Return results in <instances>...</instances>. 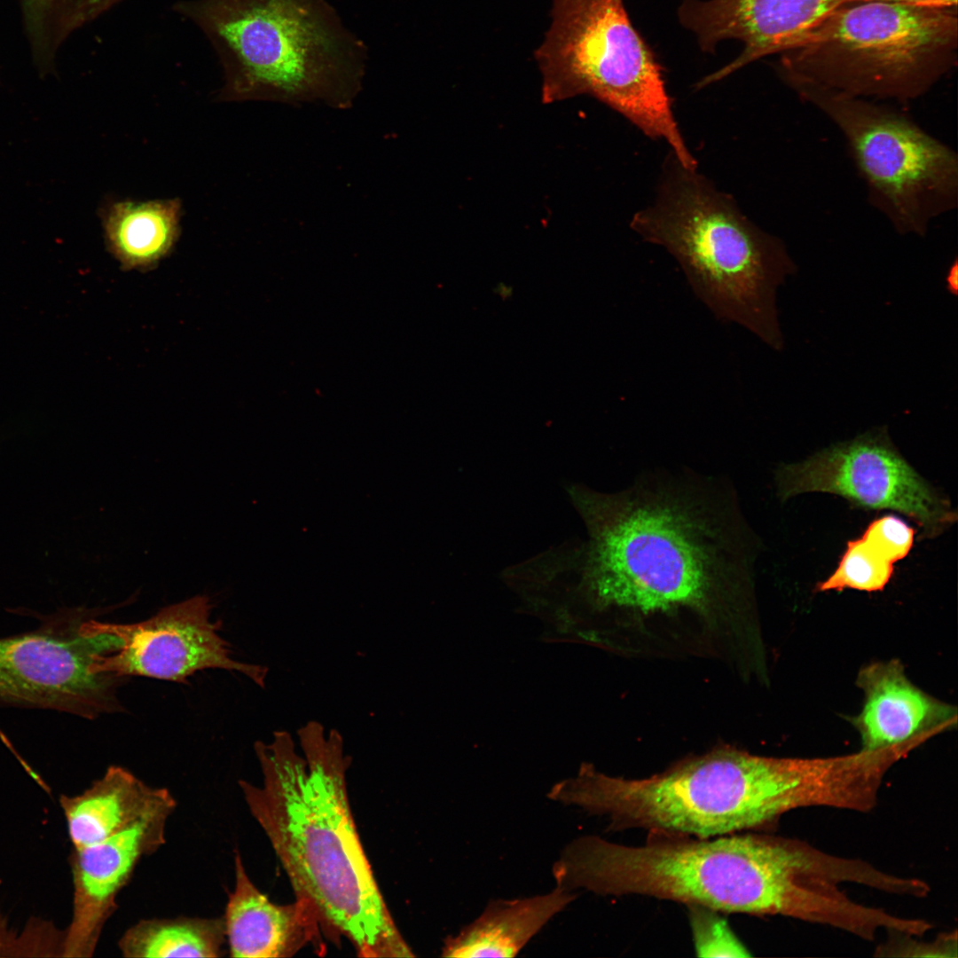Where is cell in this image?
<instances>
[{
    "instance_id": "6da1fadb",
    "label": "cell",
    "mask_w": 958,
    "mask_h": 958,
    "mask_svg": "<svg viewBox=\"0 0 958 958\" xmlns=\"http://www.w3.org/2000/svg\"><path fill=\"white\" fill-rule=\"evenodd\" d=\"M572 498L588 540L569 565L599 606L709 613L750 581L758 542L722 477L661 470L616 492L574 487Z\"/></svg>"
},
{
    "instance_id": "7a4b0ae2",
    "label": "cell",
    "mask_w": 958,
    "mask_h": 958,
    "mask_svg": "<svg viewBox=\"0 0 958 958\" xmlns=\"http://www.w3.org/2000/svg\"><path fill=\"white\" fill-rule=\"evenodd\" d=\"M297 735L277 731L256 742L261 785L239 781L247 808L268 837L295 899L322 931L344 937L358 956L412 957L379 889L351 813L341 733L311 720Z\"/></svg>"
},
{
    "instance_id": "3957f363",
    "label": "cell",
    "mask_w": 958,
    "mask_h": 958,
    "mask_svg": "<svg viewBox=\"0 0 958 958\" xmlns=\"http://www.w3.org/2000/svg\"><path fill=\"white\" fill-rule=\"evenodd\" d=\"M851 793L844 759L774 758L733 749L696 757L647 778L628 779L584 766L547 796L609 819V828L726 836L798 808H843Z\"/></svg>"
},
{
    "instance_id": "277c9868",
    "label": "cell",
    "mask_w": 958,
    "mask_h": 958,
    "mask_svg": "<svg viewBox=\"0 0 958 958\" xmlns=\"http://www.w3.org/2000/svg\"><path fill=\"white\" fill-rule=\"evenodd\" d=\"M556 885L599 895L637 894L722 912L797 917L814 888L799 839L759 834L693 839L650 832L626 845L574 839L553 867Z\"/></svg>"
},
{
    "instance_id": "5b68a950",
    "label": "cell",
    "mask_w": 958,
    "mask_h": 958,
    "mask_svg": "<svg viewBox=\"0 0 958 958\" xmlns=\"http://www.w3.org/2000/svg\"><path fill=\"white\" fill-rule=\"evenodd\" d=\"M631 228L672 255L718 319L773 350L783 348L777 292L797 265L783 241L756 225L696 168L670 152L655 200L633 215Z\"/></svg>"
},
{
    "instance_id": "8992f818",
    "label": "cell",
    "mask_w": 958,
    "mask_h": 958,
    "mask_svg": "<svg viewBox=\"0 0 958 958\" xmlns=\"http://www.w3.org/2000/svg\"><path fill=\"white\" fill-rule=\"evenodd\" d=\"M240 98L346 108L362 79L360 48L321 0H182Z\"/></svg>"
},
{
    "instance_id": "52a82bcc",
    "label": "cell",
    "mask_w": 958,
    "mask_h": 958,
    "mask_svg": "<svg viewBox=\"0 0 958 958\" xmlns=\"http://www.w3.org/2000/svg\"><path fill=\"white\" fill-rule=\"evenodd\" d=\"M957 45V6L858 0L781 53L779 73L783 81L907 104L952 70Z\"/></svg>"
},
{
    "instance_id": "ba28073f",
    "label": "cell",
    "mask_w": 958,
    "mask_h": 958,
    "mask_svg": "<svg viewBox=\"0 0 958 958\" xmlns=\"http://www.w3.org/2000/svg\"><path fill=\"white\" fill-rule=\"evenodd\" d=\"M551 22L534 59L545 103L590 95L696 167L671 109L662 68L623 0H552Z\"/></svg>"
},
{
    "instance_id": "9c48e42d",
    "label": "cell",
    "mask_w": 958,
    "mask_h": 958,
    "mask_svg": "<svg viewBox=\"0 0 958 958\" xmlns=\"http://www.w3.org/2000/svg\"><path fill=\"white\" fill-rule=\"evenodd\" d=\"M844 139L871 205L900 235L923 237L958 205V156L907 113L881 101L788 80Z\"/></svg>"
},
{
    "instance_id": "30bf717a",
    "label": "cell",
    "mask_w": 958,
    "mask_h": 958,
    "mask_svg": "<svg viewBox=\"0 0 958 958\" xmlns=\"http://www.w3.org/2000/svg\"><path fill=\"white\" fill-rule=\"evenodd\" d=\"M96 612L65 608L41 616L34 630L1 637L0 704L89 719L122 711L116 693L126 678L96 670L99 656L122 640L90 628Z\"/></svg>"
},
{
    "instance_id": "8fae6325",
    "label": "cell",
    "mask_w": 958,
    "mask_h": 958,
    "mask_svg": "<svg viewBox=\"0 0 958 958\" xmlns=\"http://www.w3.org/2000/svg\"><path fill=\"white\" fill-rule=\"evenodd\" d=\"M782 500L805 492H828L869 509H890L910 517L925 537L956 521L948 500L902 457L885 432H868L801 462L778 468Z\"/></svg>"
},
{
    "instance_id": "7c38bea8",
    "label": "cell",
    "mask_w": 958,
    "mask_h": 958,
    "mask_svg": "<svg viewBox=\"0 0 958 958\" xmlns=\"http://www.w3.org/2000/svg\"><path fill=\"white\" fill-rule=\"evenodd\" d=\"M211 609L208 596L196 595L134 624L92 616L90 625L94 632L112 633L122 640L117 650L99 656L97 671L185 682L196 671L224 669L240 672L264 687L268 669L232 657L228 642L219 633L221 623L210 621Z\"/></svg>"
},
{
    "instance_id": "4fadbf2b",
    "label": "cell",
    "mask_w": 958,
    "mask_h": 958,
    "mask_svg": "<svg viewBox=\"0 0 958 958\" xmlns=\"http://www.w3.org/2000/svg\"><path fill=\"white\" fill-rule=\"evenodd\" d=\"M857 0H685L680 23L704 51L721 41L742 43L740 55L702 79L703 88L763 57L782 53L803 41L829 14Z\"/></svg>"
},
{
    "instance_id": "5bb4252c",
    "label": "cell",
    "mask_w": 958,
    "mask_h": 958,
    "mask_svg": "<svg viewBox=\"0 0 958 958\" xmlns=\"http://www.w3.org/2000/svg\"><path fill=\"white\" fill-rule=\"evenodd\" d=\"M176 807L161 809L101 842L75 850L72 860L73 916L64 954L91 956L117 897L139 862L166 842L167 822Z\"/></svg>"
},
{
    "instance_id": "9a60e30c",
    "label": "cell",
    "mask_w": 958,
    "mask_h": 958,
    "mask_svg": "<svg viewBox=\"0 0 958 958\" xmlns=\"http://www.w3.org/2000/svg\"><path fill=\"white\" fill-rule=\"evenodd\" d=\"M856 682L864 703L850 722L860 736L861 750L901 744L956 726V708L914 685L897 659L867 664Z\"/></svg>"
},
{
    "instance_id": "2e32d148",
    "label": "cell",
    "mask_w": 958,
    "mask_h": 958,
    "mask_svg": "<svg viewBox=\"0 0 958 958\" xmlns=\"http://www.w3.org/2000/svg\"><path fill=\"white\" fill-rule=\"evenodd\" d=\"M234 886L224 915L227 951L239 958H287L308 946L324 951L319 920L306 902L271 901L252 882L241 855L234 856Z\"/></svg>"
},
{
    "instance_id": "e0dca14e",
    "label": "cell",
    "mask_w": 958,
    "mask_h": 958,
    "mask_svg": "<svg viewBox=\"0 0 958 958\" xmlns=\"http://www.w3.org/2000/svg\"><path fill=\"white\" fill-rule=\"evenodd\" d=\"M75 850L101 842L177 801L166 788L146 784L128 769L111 766L82 793L62 797Z\"/></svg>"
},
{
    "instance_id": "ac0fdd59",
    "label": "cell",
    "mask_w": 958,
    "mask_h": 958,
    "mask_svg": "<svg viewBox=\"0 0 958 958\" xmlns=\"http://www.w3.org/2000/svg\"><path fill=\"white\" fill-rule=\"evenodd\" d=\"M576 899L556 886L546 894L495 899L455 936L445 938L444 957H514L555 915Z\"/></svg>"
},
{
    "instance_id": "d6986e66",
    "label": "cell",
    "mask_w": 958,
    "mask_h": 958,
    "mask_svg": "<svg viewBox=\"0 0 958 958\" xmlns=\"http://www.w3.org/2000/svg\"><path fill=\"white\" fill-rule=\"evenodd\" d=\"M177 200L113 204L104 218L108 249L124 270H148L172 249L178 236Z\"/></svg>"
},
{
    "instance_id": "ffe728a7",
    "label": "cell",
    "mask_w": 958,
    "mask_h": 958,
    "mask_svg": "<svg viewBox=\"0 0 958 958\" xmlns=\"http://www.w3.org/2000/svg\"><path fill=\"white\" fill-rule=\"evenodd\" d=\"M117 945L127 958H218L228 952L223 916L143 919Z\"/></svg>"
},
{
    "instance_id": "44dd1931",
    "label": "cell",
    "mask_w": 958,
    "mask_h": 958,
    "mask_svg": "<svg viewBox=\"0 0 958 958\" xmlns=\"http://www.w3.org/2000/svg\"><path fill=\"white\" fill-rule=\"evenodd\" d=\"M123 0H20L32 58L41 75L55 71L61 44Z\"/></svg>"
},
{
    "instance_id": "7402d4cb",
    "label": "cell",
    "mask_w": 958,
    "mask_h": 958,
    "mask_svg": "<svg viewBox=\"0 0 958 958\" xmlns=\"http://www.w3.org/2000/svg\"><path fill=\"white\" fill-rule=\"evenodd\" d=\"M893 566L860 537L848 541L836 569L816 585V591H882L892 577Z\"/></svg>"
},
{
    "instance_id": "603a6c76",
    "label": "cell",
    "mask_w": 958,
    "mask_h": 958,
    "mask_svg": "<svg viewBox=\"0 0 958 958\" xmlns=\"http://www.w3.org/2000/svg\"><path fill=\"white\" fill-rule=\"evenodd\" d=\"M688 907L693 941L698 957L751 956L717 910L696 905Z\"/></svg>"
},
{
    "instance_id": "cb8c5ba5",
    "label": "cell",
    "mask_w": 958,
    "mask_h": 958,
    "mask_svg": "<svg viewBox=\"0 0 958 958\" xmlns=\"http://www.w3.org/2000/svg\"><path fill=\"white\" fill-rule=\"evenodd\" d=\"M861 538L894 564L909 554L915 541V530L902 519L888 514L874 520Z\"/></svg>"
},
{
    "instance_id": "d4e9b609",
    "label": "cell",
    "mask_w": 958,
    "mask_h": 958,
    "mask_svg": "<svg viewBox=\"0 0 958 958\" xmlns=\"http://www.w3.org/2000/svg\"><path fill=\"white\" fill-rule=\"evenodd\" d=\"M905 938H899V941L888 945H884L879 948V954L885 952L893 956H933V957H956L957 956V938L956 933L945 934L931 943H921L914 938L912 935H905Z\"/></svg>"
},
{
    "instance_id": "484cf974",
    "label": "cell",
    "mask_w": 958,
    "mask_h": 958,
    "mask_svg": "<svg viewBox=\"0 0 958 958\" xmlns=\"http://www.w3.org/2000/svg\"><path fill=\"white\" fill-rule=\"evenodd\" d=\"M858 1V0H857ZM932 6H957V0H884Z\"/></svg>"
},
{
    "instance_id": "4316f807",
    "label": "cell",
    "mask_w": 958,
    "mask_h": 958,
    "mask_svg": "<svg viewBox=\"0 0 958 958\" xmlns=\"http://www.w3.org/2000/svg\"><path fill=\"white\" fill-rule=\"evenodd\" d=\"M957 271H958L957 263L955 262L953 264V266L950 268L949 272L947 274V278H946L948 289H949V291L951 293H954V294H956V291H957V281H958L957 280V276H958Z\"/></svg>"
}]
</instances>
